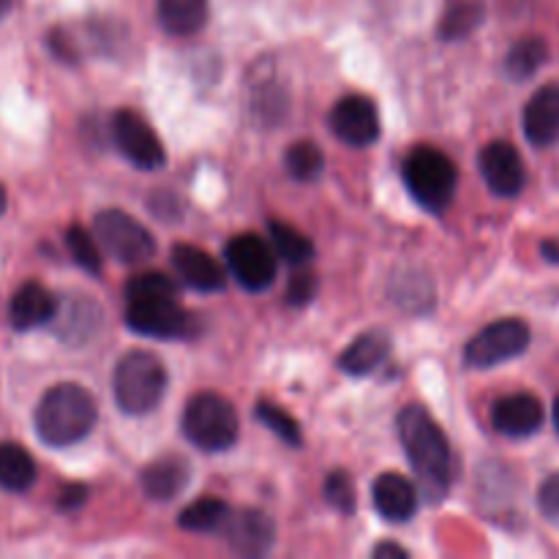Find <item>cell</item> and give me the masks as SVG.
<instances>
[{
  "label": "cell",
  "mask_w": 559,
  "mask_h": 559,
  "mask_svg": "<svg viewBox=\"0 0 559 559\" xmlns=\"http://www.w3.org/2000/svg\"><path fill=\"white\" fill-rule=\"evenodd\" d=\"M284 167L293 175L295 180H314L320 178L322 169H325V153L320 151V145L311 140L293 142L284 156Z\"/></svg>",
  "instance_id": "obj_29"
},
{
  "label": "cell",
  "mask_w": 559,
  "mask_h": 559,
  "mask_svg": "<svg viewBox=\"0 0 559 559\" xmlns=\"http://www.w3.org/2000/svg\"><path fill=\"white\" fill-rule=\"evenodd\" d=\"M112 142L136 169H158L167 162V153H164L162 140L153 131V126L142 118L134 109H118L112 115Z\"/></svg>",
  "instance_id": "obj_10"
},
{
  "label": "cell",
  "mask_w": 559,
  "mask_h": 559,
  "mask_svg": "<svg viewBox=\"0 0 559 559\" xmlns=\"http://www.w3.org/2000/svg\"><path fill=\"white\" fill-rule=\"evenodd\" d=\"M478 164L480 173H484L486 186H489L497 197L522 194L524 183H527V173H524L522 156H519V151L511 142H489V145L480 151Z\"/></svg>",
  "instance_id": "obj_13"
},
{
  "label": "cell",
  "mask_w": 559,
  "mask_h": 559,
  "mask_svg": "<svg viewBox=\"0 0 559 559\" xmlns=\"http://www.w3.org/2000/svg\"><path fill=\"white\" fill-rule=\"evenodd\" d=\"M527 347V322L516 320V317H506V320L491 322V325H486L484 331L469 338L467 349H464V360L473 369H491V366H500L506 360L519 358Z\"/></svg>",
  "instance_id": "obj_8"
},
{
  "label": "cell",
  "mask_w": 559,
  "mask_h": 559,
  "mask_svg": "<svg viewBox=\"0 0 559 559\" xmlns=\"http://www.w3.org/2000/svg\"><path fill=\"white\" fill-rule=\"evenodd\" d=\"M540 254H544L549 262H557V265H559V243H557V240H546V243L540 246Z\"/></svg>",
  "instance_id": "obj_38"
},
{
  "label": "cell",
  "mask_w": 559,
  "mask_h": 559,
  "mask_svg": "<svg viewBox=\"0 0 559 559\" xmlns=\"http://www.w3.org/2000/svg\"><path fill=\"white\" fill-rule=\"evenodd\" d=\"M538 508L544 513L546 522L559 527V473L549 475L538 489Z\"/></svg>",
  "instance_id": "obj_35"
},
{
  "label": "cell",
  "mask_w": 559,
  "mask_h": 559,
  "mask_svg": "<svg viewBox=\"0 0 559 559\" xmlns=\"http://www.w3.org/2000/svg\"><path fill=\"white\" fill-rule=\"evenodd\" d=\"M93 233H96L104 251L123 265H140L156 254V240L147 233L145 224H140L129 213L118 211V207L98 213L96 222H93Z\"/></svg>",
  "instance_id": "obj_6"
},
{
  "label": "cell",
  "mask_w": 559,
  "mask_h": 559,
  "mask_svg": "<svg viewBox=\"0 0 559 559\" xmlns=\"http://www.w3.org/2000/svg\"><path fill=\"white\" fill-rule=\"evenodd\" d=\"M393 349V338L385 331H366L349 344L338 358V369L349 377H369L380 369Z\"/></svg>",
  "instance_id": "obj_21"
},
{
  "label": "cell",
  "mask_w": 559,
  "mask_h": 559,
  "mask_svg": "<svg viewBox=\"0 0 559 559\" xmlns=\"http://www.w3.org/2000/svg\"><path fill=\"white\" fill-rule=\"evenodd\" d=\"M396 424L399 440H402L404 453H407V462L413 464L418 491L424 495V500H445L453 480V459L445 431L418 404L404 407L399 413Z\"/></svg>",
  "instance_id": "obj_1"
},
{
  "label": "cell",
  "mask_w": 559,
  "mask_h": 559,
  "mask_svg": "<svg viewBox=\"0 0 559 559\" xmlns=\"http://www.w3.org/2000/svg\"><path fill=\"white\" fill-rule=\"evenodd\" d=\"M322 497H325L328 506L333 511H338L342 516H353L355 508H358V491H355L353 475L344 473V469H333L328 473L325 484H322Z\"/></svg>",
  "instance_id": "obj_32"
},
{
  "label": "cell",
  "mask_w": 559,
  "mask_h": 559,
  "mask_svg": "<svg viewBox=\"0 0 559 559\" xmlns=\"http://www.w3.org/2000/svg\"><path fill=\"white\" fill-rule=\"evenodd\" d=\"M484 0H445L437 33H440L442 41H462L484 25Z\"/></svg>",
  "instance_id": "obj_23"
},
{
  "label": "cell",
  "mask_w": 559,
  "mask_h": 559,
  "mask_svg": "<svg viewBox=\"0 0 559 559\" xmlns=\"http://www.w3.org/2000/svg\"><path fill=\"white\" fill-rule=\"evenodd\" d=\"M126 325L151 338H191L197 317L180 306L178 298H136L129 300Z\"/></svg>",
  "instance_id": "obj_7"
},
{
  "label": "cell",
  "mask_w": 559,
  "mask_h": 559,
  "mask_svg": "<svg viewBox=\"0 0 559 559\" xmlns=\"http://www.w3.org/2000/svg\"><path fill=\"white\" fill-rule=\"evenodd\" d=\"M227 516H229L227 502L205 497V500H197L194 506H189L183 513H180V527L191 530V533H213V530L224 527Z\"/></svg>",
  "instance_id": "obj_28"
},
{
  "label": "cell",
  "mask_w": 559,
  "mask_h": 559,
  "mask_svg": "<svg viewBox=\"0 0 559 559\" xmlns=\"http://www.w3.org/2000/svg\"><path fill=\"white\" fill-rule=\"evenodd\" d=\"M404 183L424 211L442 213L456 197V164L448 153L420 145L404 158Z\"/></svg>",
  "instance_id": "obj_4"
},
{
  "label": "cell",
  "mask_w": 559,
  "mask_h": 559,
  "mask_svg": "<svg viewBox=\"0 0 559 559\" xmlns=\"http://www.w3.org/2000/svg\"><path fill=\"white\" fill-rule=\"evenodd\" d=\"M55 336L66 344H85L102 328V306L91 295H69L60 300L58 314L49 322Z\"/></svg>",
  "instance_id": "obj_14"
},
{
  "label": "cell",
  "mask_w": 559,
  "mask_h": 559,
  "mask_svg": "<svg viewBox=\"0 0 559 559\" xmlns=\"http://www.w3.org/2000/svg\"><path fill=\"white\" fill-rule=\"evenodd\" d=\"M36 484V462L20 442H0V489L25 495Z\"/></svg>",
  "instance_id": "obj_24"
},
{
  "label": "cell",
  "mask_w": 559,
  "mask_h": 559,
  "mask_svg": "<svg viewBox=\"0 0 559 559\" xmlns=\"http://www.w3.org/2000/svg\"><path fill=\"white\" fill-rule=\"evenodd\" d=\"M555 426H557V431H559V396H557V402H555Z\"/></svg>",
  "instance_id": "obj_41"
},
{
  "label": "cell",
  "mask_w": 559,
  "mask_h": 559,
  "mask_svg": "<svg viewBox=\"0 0 559 559\" xmlns=\"http://www.w3.org/2000/svg\"><path fill=\"white\" fill-rule=\"evenodd\" d=\"M238 413L218 393H197L183 413V435L205 453H222L238 442Z\"/></svg>",
  "instance_id": "obj_5"
},
{
  "label": "cell",
  "mask_w": 559,
  "mask_h": 559,
  "mask_svg": "<svg viewBox=\"0 0 559 559\" xmlns=\"http://www.w3.org/2000/svg\"><path fill=\"white\" fill-rule=\"evenodd\" d=\"M136 298H180V289L167 273H140L126 284V300Z\"/></svg>",
  "instance_id": "obj_33"
},
{
  "label": "cell",
  "mask_w": 559,
  "mask_h": 559,
  "mask_svg": "<svg viewBox=\"0 0 559 559\" xmlns=\"http://www.w3.org/2000/svg\"><path fill=\"white\" fill-rule=\"evenodd\" d=\"M5 205H9V197H5V189H3V186H0V216H3Z\"/></svg>",
  "instance_id": "obj_40"
},
{
  "label": "cell",
  "mask_w": 559,
  "mask_h": 559,
  "mask_svg": "<svg viewBox=\"0 0 559 559\" xmlns=\"http://www.w3.org/2000/svg\"><path fill=\"white\" fill-rule=\"evenodd\" d=\"M546 60H549V47H546L544 38H522V41L513 44L511 52H508L506 74L516 82L530 80L533 74H538V69Z\"/></svg>",
  "instance_id": "obj_25"
},
{
  "label": "cell",
  "mask_w": 559,
  "mask_h": 559,
  "mask_svg": "<svg viewBox=\"0 0 559 559\" xmlns=\"http://www.w3.org/2000/svg\"><path fill=\"white\" fill-rule=\"evenodd\" d=\"M267 227H271L273 249H276V254L282 257L284 262L298 267V265H309V262L314 260V243H311L304 233L289 227L287 222H276V218H273Z\"/></svg>",
  "instance_id": "obj_26"
},
{
  "label": "cell",
  "mask_w": 559,
  "mask_h": 559,
  "mask_svg": "<svg viewBox=\"0 0 559 559\" xmlns=\"http://www.w3.org/2000/svg\"><path fill=\"white\" fill-rule=\"evenodd\" d=\"M224 538H227L229 549L238 551L243 557H262L271 551L273 540H276V524L267 513L257 511V508H240V511H229L227 522H224Z\"/></svg>",
  "instance_id": "obj_12"
},
{
  "label": "cell",
  "mask_w": 559,
  "mask_h": 559,
  "mask_svg": "<svg viewBox=\"0 0 559 559\" xmlns=\"http://www.w3.org/2000/svg\"><path fill=\"white\" fill-rule=\"evenodd\" d=\"M491 424L502 437H511V440L533 437L544 426V404L533 393H511L495 404Z\"/></svg>",
  "instance_id": "obj_15"
},
{
  "label": "cell",
  "mask_w": 559,
  "mask_h": 559,
  "mask_svg": "<svg viewBox=\"0 0 559 559\" xmlns=\"http://www.w3.org/2000/svg\"><path fill=\"white\" fill-rule=\"evenodd\" d=\"M158 22L169 36H194L205 27L211 16L207 0H158L156 5Z\"/></svg>",
  "instance_id": "obj_22"
},
{
  "label": "cell",
  "mask_w": 559,
  "mask_h": 559,
  "mask_svg": "<svg viewBox=\"0 0 559 559\" xmlns=\"http://www.w3.org/2000/svg\"><path fill=\"white\" fill-rule=\"evenodd\" d=\"M227 267L235 282L249 293H262L278 276V254L267 240L257 235H238L227 243Z\"/></svg>",
  "instance_id": "obj_9"
},
{
  "label": "cell",
  "mask_w": 559,
  "mask_h": 559,
  "mask_svg": "<svg viewBox=\"0 0 559 559\" xmlns=\"http://www.w3.org/2000/svg\"><path fill=\"white\" fill-rule=\"evenodd\" d=\"M66 246H69L71 260H74L82 271H87L91 276H98V273H102L104 260L102 249H98L102 243H98L96 235L87 233L80 224H71V227L66 229Z\"/></svg>",
  "instance_id": "obj_31"
},
{
  "label": "cell",
  "mask_w": 559,
  "mask_h": 559,
  "mask_svg": "<svg viewBox=\"0 0 559 559\" xmlns=\"http://www.w3.org/2000/svg\"><path fill=\"white\" fill-rule=\"evenodd\" d=\"M11 5H14V0H0V20H5V16H9Z\"/></svg>",
  "instance_id": "obj_39"
},
{
  "label": "cell",
  "mask_w": 559,
  "mask_h": 559,
  "mask_svg": "<svg viewBox=\"0 0 559 559\" xmlns=\"http://www.w3.org/2000/svg\"><path fill=\"white\" fill-rule=\"evenodd\" d=\"M191 480V464L183 456H162L147 464L140 475L142 491L153 502H169L183 495Z\"/></svg>",
  "instance_id": "obj_20"
},
{
  "label": "cell",
  "mask_w": 559,
  "mask_h": 559,
  "mask_svg": "<svg viewBox=\"0 0 559 559\" xmlns=\"http://www.w3.org/2000/svg\"><path fill=\"white\" fill-rule=\"evenodd\" d=\"M98 418L96 399L74 382L52 385L38 402L33 426L44 445L69 448L85 440Z\"/></svg>",
  "instance_id": "obj_2"
},
{
  "label": "cell",
  "mask_w": 559,
  "mask_h": 559,
  "mask_svg": "<svg viewBox=\"0 0 559 559\" xmlns=\"http://www.w3.org/2000/svg\"><path fill=\"white\" fill-rule=\"evenodd\" d=\"M524 134L535 147H549L559 140V85H544L524 107Z\"/></svg>",
  "instance_id": "obj_19"
},
{
  "label": "cell",
  "mask_w": 559,
  "mask_h": 559,
  "mask_svg": "<svg viewBox=\"0 0 559 559\" xmlns=\"http://www.w3.org/2000/svg\"><path fill=\"white\" fill-rule=\"evenodd\" d=\"M173 265L180 273L189 287L197 293H218L227 284V273H224L222 262L213 260L205 249L191 243H178L173 249Z\"/></svg>",
  "instance_id": "obj_18"
},
{
  "label": "cell",
  "mask_w": 559,
  "mask_h": 559,
  "mask_svg": "<svg viewBox=\"0 0 559 559\" xmlns=\"http://www.w3.org/2000/svg\"><path fill=\"white\" fill-rule=\"evenodd\" d=\"M85 500H87L85 486L69 484V486H63V491H60L58 508H60V511H76V508L85 506Z\"/></svg>",
  "instance_id": "obj_36"
},
{
  "label": "cell",
  "mask_w": 559,
  "mask_h": 559,
  "mask_svg": "<svg viewBox=\"0 0 559 559\" xmlns=\"http://www.w3.org/2000/svg\"><path fill=\"white\" fill-rule=\"evenodd\" d=\"M60 300L55 298V293H49L44 284L38 282H25L14 293L9 306V320L14 331H33V328L49 325L58 314Z\"/></svg>",
  "instance_id": "obj_17"
},
{
  "label": "cell",
  "mask_w": 559,
  "mask_h": 559,
  "mask_svg": "<svg viewBox=\"0 0 559 559\" xmlns=\"http://www.w3.org/2000/svg\"><path fill=\"white\" fill-rule=\"evenodd\" d=\"M254 415H257V420L265 426V429H271L273 435H276L282 442H287L289 448L304 445V431H300L298 420H295L287 409L278 407V404L262 399V402H257Z\"/></svg>",
  "instance_id": "obj_30"
},
{
  "label": "cell",
  "mask_w": 559,
  "mask_h": 559,
  "mask_svg": "<svg viewBox=\"0 0 559 559\" xmlns=\"http://www.w3.org/2000/svg\"><path fill=\"white\" fill-rule=\"evenodd\" d=\"M167 369L145 349H131L115 366V402L126 415H147L158 407L167 393Z\"/></svg>",
  "instance_id": "obj_3"
},
{
  "label": "cell",
  "mask_w": 559,
  "mask_h": 559,
  "mask_svg": "<svg viewBox=\"0 0 559 559\" xmlns=\"http://www.w3.org/2000/svg\"><path fill=\"white\" fill-rule=\"evenodd\" d=\"M320 289V278H317L314 271H309L306 265L295 267V273L289 276L287 284V304L289 306H306L311 304V298Z\"/></svg>",
  "instance_id": "obj_34"
},
{
  "label": "cell",
  "mask_w": 559,
  "mask_h": 559,
  "mask_svg": "<svg viewBox=\"0 0 559 559\" xmlns=\"http://www.w3.org/2000/svg\"><path fill=\"white\" fill-rule=\"evenodd\" d=\"M331 131L353 147H369L380 140V112L369 96H344L331 109Z\"/></svg>",
  "instance_id": "obj_11"
},
{
  "label": "cell",
  "mask_w": 559,
  "mask_h": 559,
  "mask_svg": "<svg viewBox=\"0 0 559 559\" xmlns=\"http://www.w3.org/2000/svg\"><path fill=\"white\" fill-rule=\"evenodd\" d=\"M371 555H374V559H382V557L407 559V549H402V546H396V544H380V546H374V551H371Z\"/></svg>",
  "instance_id": "obj_37"
},
{
  "label": "cell",
  "mask_w": 559,
  "mask_h": 559,
  "mask_svg": "<svg viewBox=\"0 0 559 559\" xmlns=\"http://www.w3.org/2000/svg\"><path fill=\"white\" fill-rule=\"evenodd\" d=\"M391 295L404 311H429L435 306V287L426 273H399Z\"/></svg>",
  "instance_id": "obj_27"
},
{
  "label": "cell",
  "mask_w": 559,
  "mask_h": 559,
  "mask_svg": "<svg viewBox=\"0 0 559 559\" xmlns=\"http://www.w3.org/2000/svg\"><path fill=\"white\" fill-rule=\"evenodd\" d=\"M418 486H413V480L399 473H382L371 486V500L385 522L402 524L413 519L418 511Z\"/></svg>",
  "instance_id": "obj_16"
}]
</instances>
